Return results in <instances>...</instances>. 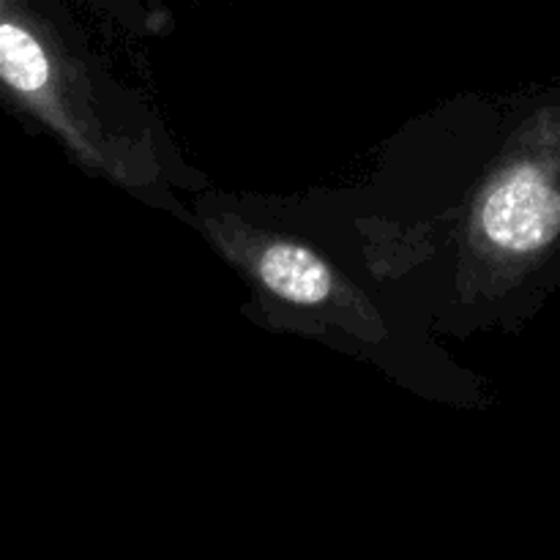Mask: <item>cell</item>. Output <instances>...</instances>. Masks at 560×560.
I'll list each match as a JSON object with an SVG mask.
<instances>
[{
    "mask_svg": "<svg viewBox=\"0 0 560 560\" xmlns=\"http://www.w3.org/2000/svg\"><path fill=\"white\" fill-rule=\"evenodd\" d=\"M255 273L273 295L299 306H317L334 293V273L306 246L271 241L255 255Z\"/></svg>",
    "mask_w": 560,
    "mask_h": 560,
    "instance_id": "2",
    "label": "cell"
},
{
    "mask_svg": "<svg viewBox=\"0 0 560 560\" xmlns=\"http://www.w3.org/2000/svg\"><path fill=\"white\" fill-rule=\"evenodd\" d=\"M481 235L498 252L536 255L560 235V186L545 164L517 162L495 175L476 211Z\"/></svg>",
    "mask_w": 560,
    "mask_h": 560,
    "instance_id": "1",
    "label": "cell"
}]
</instances>
